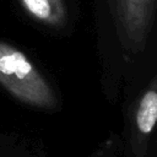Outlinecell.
Returning a JSON list of instances; mask_svg holds the SVG:
<instances>
[{
    "label": "cell",
    "mask_w": 157,
    "mask_h": 157,
    "mask_svg": "<svg viewBox=\"0 0 157 157\" xmlns=\"http://www.w3.org/2000/svg\"><path fill=\"white\" fill-rule=\"evenodd\" d=\"M0 85L17 101L54 110L59 102L53 87L25 53L0 40Z\"/></svg>",
    "instance_id": "cell-1"
},
{
    "label": "cell",
    "mask_w": 157,
    "mask_h": 157,
    "mask_svg": "<svg viewBox=\"0 0 157 157\" xmlns=\"http://www.w3.org/2000/svg\"><path fill=\"white\" fill-rule=\"evenodd\" d=\"M121 45L131 53L145 48L156 12V0H109Z\"/></svg>",
    "instance_id": "cell-2"
},
{
    "label": "cell",
    "mask_w": 157,
    "mask_h": 157,
    "mask_svg": "<svg viewBox=\"0 0 157 157\" xmlns=\"http://www.w3.org/2000/svg\"><path fill=\"white\" fill-rule=\"evenodd\" d=\"M157 123V76L140 97L131 125V147L135 157H145L147 141Z\"/></svg>",
    "instance_id": "cell-3"
},
{
    "label": "cell",
    "mask_w": 157,
    "mask_h": 157,
    "mask_svg": "<svg viewBox=\"0 0 157 157\" xmlns=\"http://www.w3.org/2000/svg\"><path fill=\"white\" fill-rule=\"evenodd\" d=\"M23 10L36 21L60 27L66 22L67 11L64 0H18Z\"/></svg>",
    "instance_id": "cell-4"
}]
</instances>
